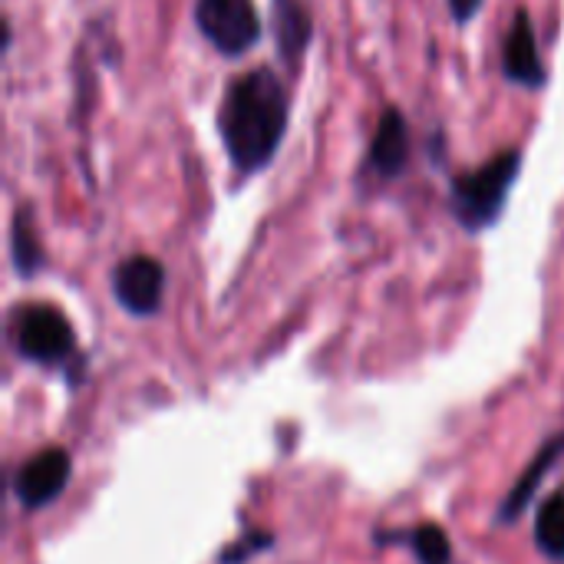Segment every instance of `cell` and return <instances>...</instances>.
I'll return each instance as SVG.
<instances>
[{"mask_svg": "<svg viewBox=\"0 0 564 564\" xmlns=\"http://www.w3.org/2000/svg\"><path fill=\"white\" fill-rule=\"evenodd\" d=\"M291 119L284 83L274 69L258 66L235 76L218 109V135L238 175H258L278 155Z\"/></svg>", "mask_w": 564, "mask_h": 564, "instance_id": "cell-1", "label": "cell"}, {"mask_svg": "<svg viewBox=\"0 0 564 564\" xmlns=\"http://www.w3.org/2000/svg\"><path fill=\"white\" fill-rule=\"evenodd\" d=\"M519 172H522V152L506 149L496 159H489L486 165L456 175L449 182V212H453V218L469 235H479V231L492 228L506 212V202L512 195V185L519 182Z\"/></svg>", "mask_w": 564, "mask_h": 564, "instance_id": "cell-2", "label": "cell"}, {"mask_svg": "<svg viewBox=\"0 0 564 564\" xmlns=\"http://www.w3.org/2000/svg\"><path fill=\"white\" fill-rule=\"evenodd\" d=\"M195 26L221 56H245L264 33L254 0H195Z\"/></svg>", "mask_w": 564, "mask_h": 564, "instance_id": "cell-3", "label": "cell"}, {"mask_svg": "<svg viewBox=\"0 0 564 564\" xmlns=\"http://www.w3.org/2000/svg\"><path fill=\"white\" fill-rule=\"evenodd\" d=\"M17 347L33 364H59L76 347L73 324L66 321L63 311H56L50 304H33L20 314Z\"/></svg>", "mask_w": 564, "mask_h": 564, "instance_id": "cell-4", "label": "cell"}, {"mask_svg": "<svg viewBox=\"0 0 564 564\" xmlns=\"http://www.w3.org/2000/svg\"><path fill=\"white\" fill-rule=\"evenodd\" d=\"M109 284H112V297L119 301L122 311H129L132 317H152L162 307L165 268L149 254H132L112 268Z\"/></svg>", "mask_w": 564, "mask_h": 564, "instance_id": "cell-5", "label": "cell"}, {"mask_svg": "<svg viewBox=\"0 0 564 564\" xmlns=\"http://www.w3.org/2000/svg\"><path fill=\"white\" fill-rule=\"evenodd\" d=\"M502 73H506L509 83L529 86V89H542L549 83V69L542 63L539 36H535V23H532L529 10H516V20H512V26L506 33Z\"/></svg>", "mask_w": 564, "mask_h": 564, "instance_id": "cell-6", "label": "cell"}, {"mask_svg": "<svg viewBox=\"0 0 564 564\" xmlns=\"http://www.w3.org/2000/svg\"><path fill=\"white\" fill-rule=\"evenodd\" d=\"M69 453L66 449H43L40 456H33L20 473H17V499L26 509H43L50 506L69 482Z\"/></svg>", "mask_w": 564, "mask_h": 564, "instance_id": "cell-7", "label": "cell"}, {"mask_svg": "<svg viewBox=\"0 0 564 564\" xmlns=\"http://www.w3.org/2000/svg\"><path fill=\"white\" fill-rule=\"evenodd\" d=\"M410 126H406V116L390 106L383 109L380 122H377V132H373V142H370V155H367V165L377 178H397L406 172L410 165Z\"/></svg>", "mask_w": 564, "mask_h": 564, "instance_id": "cell-8", "label": "cell"}, {"mask_svg": "<svg viewBox=\"0 0 564 564\" xmlns=\"http://www.w3.org/2000/svg\"><path fill=\"white\" fill-rule=\"evenodd\" d=\"M271 26H274V40H278L281 56L288 63H301V56L307 53V46L314 40L311 10L301 0H274L271 3Z\"/></svg>", "mask_w": 564, "mask_h": 564, "instance_id": "cell-9", "label": "cell"}, {"mask_svg": "<svg viewBox=\"0 0 564 564\" xmlns=\"http://www.w3.org/2000/svg\"><path fill=\"white\" fill-rule=\"evenodd\" d=\"M10 254H13V264L23 278H33L40 268H43V245H40V231H36V218H33V208L20 205L17 215H13V225H10Z\"/></svg>", "mask_w": 564, "mask_h": 564, "instance_id": "cell-10", "label": "cell"}, {"mask_svg": "<svg viewBox=\"0 0 564 564\" xmlns=\"http://www.w3.org/2000/svg\"><path fill=\"white\" fill-rule=\"evenodd\" d=\"M564 449V436L562 440H555V443H549L539 456H535V463H532V469L519 479V486L512 489V496H509V502H506V509H502V516L512 522V519H519V512L525 509V502L535 496V486L542 482V476L549 473V466L562 456Z\"/></svg>", "mask_w": 564, "mask_h": 564, "instance_id": "cell-11", "label": "cell"}, {"mask_svg": "<svg viewBox=\"0 0 564 564\" xmlns=\"http://www.w3.org/2000/svg\"><path fill=\"white\" fill-rule=\"evenodd\" d=\"M535 539L545 555L564 558V492H555L542 506V512L535 519Z\"/></svg>", "mask_w": 564, "mask_h": 564, "instance_id": "cell-12", "label": "cell"}, {"mask_svg": "<svg viewBox=\"0 0 564 564\" xmlns=\"http://www.w3.org/2000/svg\"><path fill=\"white\" fill-rule=\"evenodd\" d=\"M410 545H413L416 558L423 564H449V558H453L449 539H446V532L440 525H420L410 535Z\"/></svg>", "mask_w": 564, "mask_h": 564, "instance_id": "cell-13", "label": "cell"}, {"mask_svg": "<svg viewBox=\"0 0 564 564\" xmlns=\"http://www.w3.org/2000/svg\"><path fill=\"white\" fill-rule=\"evenodd\" d=\"M258 549H268V535H251V539H245V542H238L231 552H225L221 555V562L225 564H235V562H245L251 552H258Z\"/></svg>", "mask_w": 564, "mask_h": 564, "instance_id": "cell-14", "label": "cell"}, {"mask_svg": "<svg viewBox=\"0 0 564 564\" xmlns=\"http://www.w3.org/2000/svg\"><path fill=\"white\" fill-rule=\"evenodd\" d=\"M479 10H482V0H449V13L459 26L469 23Z\"/></svg>", "mask_w": 564, "mask_h": 564, "instance_id": "cell-15", "label": "cell"}]
</instances>
